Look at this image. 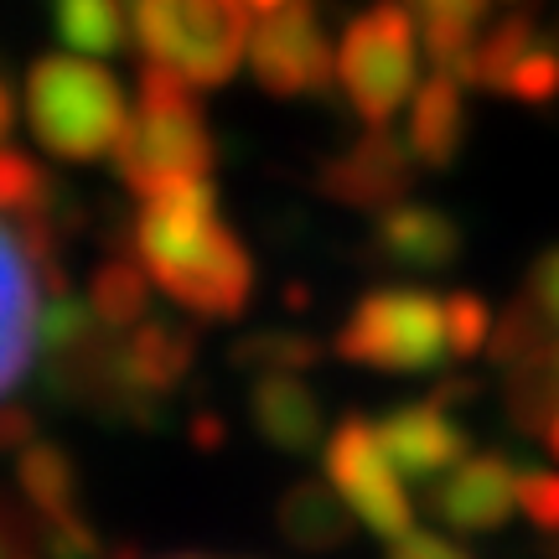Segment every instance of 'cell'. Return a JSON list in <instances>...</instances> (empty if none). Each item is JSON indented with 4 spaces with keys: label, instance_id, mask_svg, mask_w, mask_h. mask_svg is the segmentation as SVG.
<instances>
[{
    "label": "cell",
    "instance_id": "cell-25",
    "mask_svg": "<svg viewBox=\"0 0 559 559\" xmlns=\"http://www.w3.org/2000/svg\"><path fill=\"white\" fill-rule=\"evenodd\" d=\"M487 337H492L487 300L472 296V290L445 296V347H451V358H477L481 347H487Z\"/></svg>",
    "mask_w": 559,
    "mask_h": 559
},
{
    "label": "cell",
    "instance_id": "cell-33",
    "mask_svg": "<svg viewBox=\"0 0 559 559\" xmlns=\"http://www.w3.org/2000/svg\"><path fill=\"white\" fill-rule=\"evenodd\" d=\"M243 5H249V11H264V16H270V11H280V5H290V0H243Z\"/></svg>",
    "mask_w": 559,
    "mask_h": 559
},
{
    "label": "cell",
    "instance_id": "cell-5",
    "mask_svg": "<svg viewBox=\"0 0 559 559\" xmlns=\"http://www.w3.org/2000/svg\"><path fill=\"white\" fill-rule=\"evenodd\" d=\"M337 358L379 373H425L451 358L445 347V300L419 285H383L353 306L337 332Z\"/></svg>",
    "mask_w": 559,
    "mask_h": 559
},
{
    "label": "cell",
    "instance_id": "cell-2",
    "mask_svg": "<svg viewBox=\"0 0 559 559\" xmlns=\"http://www.w3.org/2000/svg\"><path fill=\"white\" fill-rule=\"evenodd\" d=\"M26 124L47 156L104 160L124 135L120 79L88 58H37L26 73Z\"/></svg>",
    "mask_w": 559,
    "mask_h": 559
},
{
    "label": "cell",
    "instance_id": "cell-14",
    "mask_svg": "<svg viewBox=\"0 0 559 559\" xmlns=\"http://www.w3.org/2000/svg\"><path fill=\"white\" fill-rule=\"evenodd\" d=\"M249 419H254L264 445H275L285 456H311L326 440L321 400L296 373H260L254 394H249Z\"/></svg>",
    "mask_w": 559,
    "mask_h": 559
},
{
    "label": "cell",
    "instance_id": "cell-3",
    "mask_svg": "<svg viewBox=\"0 0 559 559\" xmlns=\"http://www.w3.org/2000/svg\"><path fill=\"white\" fill-rule=\"evenodd\" d=\"M140 52L198 88H218L239 73L249 47L243 0H130Z\"/></svg>",
    "mask_w": 559,
    "mask_h": 559
},
{
    "label": "cell",
    "instance_id": "cell-36",
    "mask_svg": "<svg viewBox=\"0 0 559 559\" xmlns=\"http://www.w3.org/2000/svg\"><path fill=\"white\" fill-rule=\"evenodd\" d=\"M0 559H5V555H0Z\"/></svg>",
    "mask_w": 559,
    "mask_h": 559
},
{
    "label": "cell",
    "instance_id": "cell-26",
    "mask_svg": "<svg viewBox=\"0 0 559 559\" xmlns=\"http://www.w3.org/2000/svg\"><path fill=\"white\" fill-rule=\"evenodd\" d=\"M519 508L523 519L539 534L559 539V472H539V466H519Z\"/></svg>",
    "mask_w": 559,
    "mask_h": 559
},
{
    "label": "cell",
    "instance_id": "cell-31",
    "mask_svg": "<svg viewBox=\"0 0 559 559\" xmlns=\"http://www.w3.org/2000/svg\"><path fill=\"white\" fill-rule=\"evenodd\" d=\"M192 436H198V445H207V451H213V445H218V436H223V425L213 415H202L198 425H192Z\"/></svg>",
    "mask_w": 559,
    "mask_h": 559
},
{
    "label": "cell",
    "instance_id": "cell-22",
    "mask_svg": "<svg viewBox=\"0 0 559 559\" xmlns=\"http://www.w3.org/2000/svg\"><path fill=\"white\" fill-rule=\"evenodd\" d=\"M0 213L16 223H52L58 181L21 151H0Z\"/></svg>",
    "mask_w": 559,
    "mask_h": 559
},
{
    "label": "cell",
    "instance_id": "cell-1",
    "mask_svg": "<svg viewBox=\"0 0 559 559\" xmlns=\"http://www.w3.org/2000/svg\"><path fill=\"white\" fill-rule=\"evenodd\" d=\"M115 171L140 202L181 181H207L213 171V130L198 94L160 62L140 68V109L115 145Z\"/></svg>",
    "mask_w": 559,
    "mask_h": 559
},
{
    "label": "cell",
    "instance_id": "cell-6",
    "mask_svg": "<svg viewBox=\"0 0 559 559\" xmlns=\"http://www.w3.org/2000/svg\"><path fill=\"white\" fill-rule=\"evenodd\" d=\"M415 16L400 0H379L347 21L337 47V83L362 124H389L415 94Z\"/></svg>",
    "mask_w": 559,
    "mask_h": 559
},
{
    "label": "cell",
    "instance_id": "cell-7",
    "mask_svg": "<svg viewBox=\"0 0 559 559\" xmlns=\"http://www.w3.org/2000/svg\"><path fill=\"white\" fill-rule=\"evenodd\" d=\"M326 477L337 487V498L353 508V519H362L379 539H404L415 528V508L404 498V477L394 472V461L383 456L379 425H368L362 415H347L326 436Z\"/></svg>",
    "mask_w": 559,
    "mask_h": 559
},
{
    "label": "cell",
    "instance_id": "cell-29",
    "mask_svg": "<svg viewBox=\"0 0 559 559\" xmlns=\"http://www.w3.org/2000/svg\"><path fill=\"white\" fill-rule=\"evenodd\" d=\"M32 415L21 409V404H0V451H21V445H32Z\"/></svg>",
    "mask_w": 559,
    "mask_h": 559
},
{
    "label": "cell",
    "instance_id": "cell-16",
    "mask_svg": "<svg viewBox=\"0 0 559 559\" xmlns=\"http://www.w3.org/2000/svg\"><path fill=\"white\" fill-rule=\"evenodd\" d=\"M280 534L306 549V555H326L342 549L353 539V519H347V502L337 498V487H321V481H296L275 508Z\"/></svg>",
    "mask_w": 559,
    "mask_h": 559
},
{
    "label": "cell",
    "instance_id": "cell-23",
    "mask_svg": "<svg viewBox=\"0 0 559 559\" xmlns=\"http://www.w3.org/2000/svg\"><path fill=\"white\" fill-rule=\"evenodd\" d=\"M317 358L321 347L306 332H254L234 347V362L249 373H306V368H317Z\"/></svg>",
    "mask_w": 559,
    "mask_h": 559
},
{
    "label": "cell",
    "instance_id": "cell-10",
    "mask_svg": "<svg viewBox=\"0 0 559 559\" xmlns=\"http://www.w3.org/2000/svg\"><path fill=\"white\" fill-rule=\"evenodd\" d=\"M415 151L400 135H389L383 124H368V135L353 140L342 156L321 160L317 187L321 198L342 202L353 213H389L409 198L415 187Z\"/></svg>",
    "mask_w": 559,
    "mask_h": 559
},
{
    "label": "cell",
    "instance_id": "cell-32",
    "mask_svg": "<svg viewBox=\"0 0 559 559\" xmlns=\"http://www.w3.org/2000/svg\"><path fill=\"white\" fill-rule=\"evenodd\" d=\"M11 120H16V99H11V88L0 83V140L11 135Z\"/></svg>",
    "mask_w": 559,
    "mask_h": 559
},
{
    "label": "cell",
    "instance_id": "cell-4",
    "mask_svg": "<svg viewBox=\"0 0 559 559\" xmlns=\"http://www.w3.org/2000/svg\"><path fill=\"white\" fill-rule=\"evenodd\" d=\"M52 223H16L0 213V404L41 353L47 300L62 296Z\"/></svg>",
    "mask_w": 559,
    "mask_h": 559
},
{
    "label": "cell",
    "instance_id": "cell-21",
    "mask_svg": "<svg viewBox=\"0 0 559 559\" xmlns=\"http://www.w3.org/2000/svg\"><path fill=\"white\" fill-rule=\"evenodd\" d=\"M88 306H94V317L109 326V332H130L140 321L151 317V275H145V264L124 260H104L94 270V290H88Z\"/></svg>",
    "mask_w": 559,
    "mask_h": 559
},
{
    "label": "cell",
    "instance_id": "cell-13",
    "mask_svg": "<svg viewBox=\"0 0 559 559\" xmlns=\"http://www.w3.org/2000/svg\"><path fill=\"white\" fill-rule=\"evenodd\" d=\"M373 254L409 275H440L461 260V228L451 213H440L430 202H400V207L379 213Z\"/></svg>",
    "mask_w": 559,
    "mask_h": 559
},
{
    "label": "cell",
    "instance_id": "cell-11",
    "mask_svg": "<svg viewBox=\"0 0 559 559\" xmlns=\"http://www.w3.org/2000/svg\"><path fill=\"white\" fill-rule=\"evenodd\" d=\"M379 445L404 481H440L445 472H456L461 461L472 456V440L461 430V419L430 394L415 404H400L394 415H383Z\"/></svg>",
    "mask_w": 559,
    "mask_h": 559
},
{
    "label": "cell",
    "instance_id": "cell-9",
    "mask_svg": "<svg viewBox=\"0 0 559 559\" xmlns=\"http://www.w3.org/2000/svg\"><path fill=\"white\" fill-rule=\"evenodd\" d=\"M156 285L177 300V306H187L192 317L234 321L243 306H249V296H254V260H249V249L234 239V228L218 223L192 254H181L171 270H160Z\"/></svg>",
    "mask_w": 559,
    "mask_h": 559
},
{
    "label": "cell",
    "instance_id": "cell-24",
    "mask_svg": "<svg viewBox=\"0 0 559 559\" xmlns=\"http://www.w3.org/2000/svg\"><path fill=\"white\" fill-rule=\"evenodd\" d=\"M502 94L534 104V109H549V104L559 99V32L555 37H544L539 32V41L523 52V62L513 68V79H508Z\"/></svg>",
    "mask_w": 559,
    "mask_h": 559
},
{
    "label": "cell",
    "instance_id": "cell-12",
    "mask_svg": "<svg viewBox=\"0 0 559 559\" xmlns=\"http://www.w3.org/2000/svg\"><path fill=\"white\" fill-rule=\"evenodd\" d=\"M513 508H519V466L502 451L466 456L456 472H445L430 487V513L451 534H492L508 523Z\"/></svg>",
    "mask_w": 559,
    "mask_h": 559
},
{
    "label": "cell",
    "instance_id": "cell-35",
    "mask_svg": "<svg viewBox=\"0 0 559 559\" xmlns=\"http://www.w3.org/2000/svg\"><path fill=\"white\" fill-rule=\"evenodd\" d=\"M549 559H559V539H555V544H549Z\"/></svg>",
    "mask_w": 559,
    "mask_h": 559
},
{
    "label": "cell",
    "instance_id": "cell-17",
    "mask_svg": "<svg viewBox=\"0 0 559 559\" xmlns=\"http://www.w3.org/2000/svg\"><path fill=\"white\" fill-rule=\"evenodd\" d=\"M21 498H26V513L37 523H68L83 519L79 508V472H73V456L62 445H47V440H32L21 445Z\"/></svg>",
    "mask_w": 559,
    "mask_h": 559
},
{
    "label": "cell",
    "instance_id": "cell-34",
    "mask_svg": "<svg viewBox=\"0 0 559 559\" xmlns=\"http://www.w3.org/2000/svg\"><path fill=\"white\" fill-rule=\"evenodd\" d=\"M544 440H549V451H555V456H559V415H555V425L544 430Z\"/></svg>",
    "mask_w": 559,
    "mask_h": 559
},
{
    "label": "cell",
    "instance_id": "cell-27",
    "mask_svg": "<svg viewBox=\"0 0 559 559\" xmlns=\"http://www.w3.org/2000/svg\"><path fill=\"white\" fill-rule=\"evenodd\" d=\"M528 296L539 300L549 326H555V358H559V243L549 254H539V264L528 270Z\"/></svg>",
    "mask_w": 559,
    "mask_h": 559
},
{
    "label": "cell",
    "instance_id": "cell-8",
    "mask_svg": "<svg viewBox=\"0 0 559 559\" xmlns=\"http://www.w3.org/2000/svg\"><path fill=\"white\" fill-rule=\"evenodd\" d=\"M249 68L260 88L296 99V94H332L337 79V52L321 32V11L311 0H290L260 21V32L249 37Z\"/></svg>",
    "mask_w": 559,
    "mask_h": 559
},
{
    "label": "cell",
    "instance_id": "cell-15",
    "mask_svg": "<svg viewBox=\"0 0 559 559\" xmlns=\"http://www.w3.org/2000/svg\"><path fill=\"white\" fill-rule=\"evenodd\" d=\"M466 140V104H461V79L436 73L409 104V151L425 171H445Z\"/></svg>",
    "mask_w": 559,
    "mask_h": 559
},
{
    "label": "cell",
    "instance_id": "cell-28",
    "mask_svg": "<svg viewBox=\"0 0 559 559\" xmlns=\"http://www.w3.org/2000/svg\"><path fill=\"white\" fill-rule=\"evenodd\" d=\"M389 559H472L461 544L440 539V534H419V528H409L404 539L389 544Z\"/></svg>",
    "mask_w": 559,
    "mask_h": 559
},
{
    "label": "cell",
    "instance_id": "cell-20",
    "mask_svg": "<svg viewBox=\"0 0 559 559\" xmlns=\"http://www.w3.org/2000/svg\"><path fill=\"white\" fill-rule=\"evenodd\" d=\"M539 41V16L534 11H513V16H502L487 37H477V47L466 52L461 62V83H472V88H492L502 94L508 79H513V68L523 62V52Z\"/></svg>",
    "mask_w": 559,
    "mask_h": 559
},
{
    "label": "cell",
    "instance_id": "cell-18",
    "mask_svg": "<svg viewBox=\"0 0 559 559\" xmlns=\"http://www.w3.org/2000/svg\"><path fill=\"white\" fill-rule=\"evenodd\" d=\"M52 32L83 58H115L130 41V0H47Z\"/></svg>",
    "mask_w": 559,
    "mask_h": 559
},
{
    "label": "cell",
    "instance_id": "cell-19",
    "mask_svg": "<svg viewBox=\"0 0 559 559\" xmlns=\"http://www.w3.org/2000/svg\"><path fill=\"white\" fill-rule=\"evenodd\" d=\"M400 5L419 21V37L436 58V73L456 79L466 52L477 47V21L487 11V0H400Z\"/></svg>",
    "mask_w": 559,
    "mask_h": 559
},
{
    "label": "cell",
    "instance_id": "cell-30",
    "mask_svg": "<svg viewBox=\"0 0 559 559\" xmlns=\"http://www.w3.org/2000/svg\"><path fill=\"white\" fill-rule=\"evenodd\" d=\"M477 394H481V389H477L472 379H440L436 389H430V400L445 404V409H456V404H472Z\"/></svg>",
    "mask_w": 559,
    "mask_h": 559
}]
</instances>
